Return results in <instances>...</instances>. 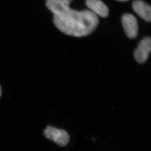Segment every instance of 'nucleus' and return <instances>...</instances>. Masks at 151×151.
<instances>
[{
  "label": "nucleus",
  "instance_id": "nucleus-1",
  "mask_svg": "<svg viewBox=\"0 0 151 151\" xmlns=\"http://www.w3.org/2000/svg\"><path fill=\"white\" fill-rule=\"evenodd\" d=\"M53 23L64 34L74 37H83L94 31L99 23V18L88 10L77 11L70 8L53 16Z\"/></svg>",
  "mask_w": 151,
  "mask_h": 151
},
{
  "label": "nucleus",
  "instance_id": "nucleus-2",
  "mask_svg": "<svg viewBox=\"0 0 151 151\" xmlns=\"http://www.w3.org/2000/svg\"><path fill=\"white\" fill-rule=\"evenodd\" d=\"M44 135L45 137L61 147L67 145L70 142V135L65 130L59 129L51 126H48L45 129Z\"/></svg>",
  "mask_w": 151,
  "mask_h": 151
},
{
  "label": "nucleus",
  "instance_id": "nucleus-3",
  "mask_svg": "<svg viewBox=\"0 0 151 151\" xmlns=\"http://www.w3.org/2000/svg\"><path fill=\"white\" fill-rule=\"evenodd\" d=\"M122 24L126 35L131 39L135 38L138 34L137 21L133 15L125 14L121 18Z\"/></svg>",
  "mask_w": 151,
  "mask_h": 151
},
{
  "label": "nucleus",
  "instance_id": "nucleus-4",
  "mask_svg": "<svg viewBox=\"0 0 151 151\" xmlns=\"http://www.w3.org/2000/svg\"><path fill=\"white\" fill-rule=\"evenodd\" d=\"M151 50V39L146 37L141 40L134 52V57L137 62L144 63L148 58Z\"/></svg>",
  "mask_w": 151,
  "mask_h": 151
},
{
  "label": "nucleus",
  "instance_id": "nucleus-5",
  "mask_svg": "<svg viewBox=\"0 0 151 151\" xmlns=\"http://www.w3.org/2000/svg\"><path fill=\"white\" fill-rule=\"evenodd\" d=\"M71 1L72 0H46V5L54 15H57L70 8Z\"/></svg>",
  "mask_w": 151,
  "mask_h": 151
},
{
  "label": "nucleus",
  "instance_id": "nucleus-6",
  "mask_svg": "<svg viewBox=\"0 0 151 151\" xmlns=\"http://www.w3.org/2000/svg\"><path fill=\"white\" fill-rule=\"evenodd\" d=\"M132 7L137 14L146 21H151V7L150 5L141 0H135L133 3Z\"/></svg>",
  "mask_w": 151,
  "mask_h": 151
},
{
  "label": "nucleus",
  "instance_id": "nucleus-7",
  "mask_svg": "<svg viewBox=\"0 0 151 151\" xmlns=\"http://www.w3.org/2000/svg\"><path fill=\"white\" fill-rule=\"evenodd\" d=\"M86 4L96 15L104 18L108 16V7L101 0H87Z\"/></svg>",
  "mask_w": 151,
  "mask_h": 151
},
{
  "label": "nucleus",
  "instance_id": "nucleus-8",
  "mask_svg": "<svg viewBox=\"0 0 151 151\" xmlns=\"http://www.w3.org/2000/svg\"><path fill=\"white\" fill-rule=\"evenodd\" d=\"M1 93H2V89H1V87L0 86V97L1 96Z\"/></svg>",
  "mask_w": 151,
  "mask_h": 151
},
{
  "label": "nucleus",
  "instance_id": "nucleus-9",
  "mask_svg": "<svg viewBox=\"0 0 151 151\" xmlns=\"http://www.w3.org/2000/svg\"><path fill=\"white\" fill-rule=\"evenodd\" d=\"M117 1H128V0H117Z\"/></svg>",
  "mask_w": 151,
  "mask_h": 151
}]
</instances>
